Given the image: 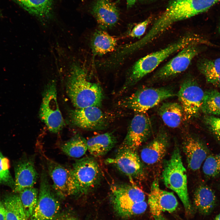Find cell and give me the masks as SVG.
<instances>
[{"instance_id":"36","label":"cell","mask_w":220,"mask_h":220,"mask_svg":"<svg viewBox=\"0 0 220 220\" xmlns=\"http://www.w3.org/2000/svg\"><path fill=\"white\" fill-rule=\"evenodd\" d=\"M207 81L220 88V73L213 77L206 79Z\"/></svg>"},{"instance_id":"39","label":"cell","mask_w":220,"mask_h":220,"mask_svg":"<svg viewBox=\"0 0 220 220\" xmlns=\"http://www.w3.org/2000/svg\"><path fill=\"white\" fill-rule=\"evenodd\" d=\"M127 7L128 8L131 7L136 3L138 0H126Z\"/></svg>"},{"instance_id":"25","label":"cell","mask_w":220,"mask_h":220,"mask_svg":"<svg viewBox=\"0 0 220 220\" xmlns=\"http://www.w3.org/2000/svg\"><path fill=\"white\" fill-rule=\"evenodd\" d=\"M117 38L105 31H96L91 42L92 51L95 55L101 56L114 51L117 44Z\"/></svg>"},{"instance_id":"31","label":"cell","mask_w":220,"mask_h":220,"mask_svg":"<svg viewBox=\"0 0 220 220\" xmlns=\"http://www.w3.org/2000/svg\"><path fill=\"white\" fill-rule=\"evenodd\" d=\"M197 66L206 79L213 77L220 73V57L213 60L200 59L197 62Z\"/></svg>"},{"instance_id":"14","label":"cell","mask_w":220,"mask_h":220,"mask_svg":"<svg viewBox=\"0 0 220 220\" xmlns=\"http://www.w3.org/2000/svg\"><path fill=\"white\" fill-rule=\"evenodd\" d=\"M105 162L114 166L131 180L137 178L142 173L141 163L136 150L119 148L115 156L107 159Z\"/></svg>"},{"instance_id":"27","label":"cell","mask_w":220,"mask_h":220,"mask_svg":"<svg viewBox=\"0 0 220 220\" xmlns=\"http://www.w3.org/2000/svg\"><path fill=\"white\" fill-rule=\"evenodd\" d=\"M86 140L77 134L63 144L61 150L67 155L74 158H79L85 154L88 149Z\"/></svg>"},{"instance_id":"29","label":"cell","mask_w":220,"mask_h":220,"mask_svg":"<svg viewBox=\"0 0 220 220\" xmlns=\"http://www.w3.org/2000/svg\"><path fill=\"white\" fill-rule=\"evenodd\" d=\"M112 207L119 217L128 218L143 213L146 210L147 204L144 201L129 204H117Z\"/></svg>"},{"instance_id":"5","label":"cell","mask_w":220,"mask_h":220,"mask_svg":"<svg viewBox=\"0 0 220 220\" xmlns=\"http://www.w3.org/2000/svg\"><path fill=\"white\" fill-rule=\"evenodd\" d=\"M175 95L173 91L167 87H145L119 101L121 107L137 113H145L163 100Z\"/></svg>"},{"instance_id":"11","label":"cell","mask_w":220,"mask_h":220,"mask_svg":"<svg viewBox=\"0 0 220 220\" xmlns=\"http://www.w3.org/2000/svg\"><path fill=\"white\" fill-rule=\"evenodd\" d=\"M49 174L53 182V187L57 194L62 198L80 195L78 188L72 169L47 159Z\"/></svg>"},{"instance_id":"9","label":"cell","mask_w":220,"mask_h":220,"mask_svg":"<svg viewBox=\"0 0 220 220\" xmlns=\"http://www.w3.org/2000/svg\"><path fill=\"white\" fill-rule=\"evenodd\" d=\"M60 209L59 201L51 190L46 174H41L40 189L31 220H52Z\"/></svg>"},{"instance_id":"2","label":"cell","mask_w":220,"mask_h":220,"mask_svg":"<svg viewBox=\"0 0 220 220\" xmlns=\"http://www.w3.org/2000/svg\"><path fill=\"white\" fill-rule=\"evenodd\" d=\"M207 39L193 33L186 34L163 49L150 53L139 59L130 69L125 87L133 85L154 70L170 55L191 44L206 45Z\"/></svg>"},{"instance_id":"1","label":"cell","mask_w":220,"mask_h":220,"mask_svg":"<svg viewBox=\"0 0 220 220\" xmlns=\"http://www.w3.org/2000/svg\"><path fill=\"white\" fill-rule=\"evenodd\" d=\"M220 0H172L141 38L147 45L176 22L190 18L208 10Z\"/></svg>"},{"instance_id":"15","label":"cell","mask_w":220,"mask_h":220,"mask_svg":"<svg viewBox=\"0 0 220 220\" xmlns=\"http://www.w3.org/2000/svg\"><path fill=\"white\" fill-rule=\"evenodd\" d=\"M69 117L72 124L83 129L98 130L106 124L105 116L99 107L96 106L72 110Z\"/></svg>"},{"instance_id":"19","label":"cell","mask_w":220,"mask_h":220,"mask_svg":"<svg viewBox=\"0 0 220 220\" xmlns=\"http://www.w3.org/2000/svg\"><path fill=\"white\" fill-rule=\"evenodd\" d=\"M112 205L128 204L145 201L143 191L135 186L126 184H115L110 187Z\"/></svg>"},{"instance_id":"10","label":"cell","mask_w":220,"mask_h":220,"mask_svg":"<svg viewBox=\"0 0 220 220\" xmlns=\"http://www.w3.org/2000/svg\"><path fill=\"white\" fill-rule=\"evenodd\" d=\"M204 92L196 80L191 76L182 83L177 95L182 108L185 119L196 116L201 110Z\"/></svg>"},{"instance_id":"37","label":"cell","mask_w":220,"mask_h":220,"mask_svg":"<svg viewBox=\"0 0 220 220\" xmlns=\"http://www.w3.org/2000/svg\"><path fill=\"white\" fill-rule=\"evenodd\" d=\"M0 220H6V211L3 202L0 198Z\"/></svg>"},{"instance_id":"42","label":"cell","mask_w":220,"mask_h":220,"mask_svg":"<svg viewBox=\"0 0 220 220\" xmlns=\"http://www.w3.org/2000/svg\"></svg>"},{"instance_id":"34","label":"cell","mask_w":220,"mask_h":220,"mask_svg":"<svg viewBox=\"0 0 220 220\" xmlns=\"http://www.w3.org/2000/svg\"><path fill=\"white\" fill-rule=\"evenodd\" d=\"M204 120L209 129L220 141V118L210 115L205 116Z\"/></svg>"},{"instance_id":"18","label":"cell","mask_w":220,"mask_h":220,"mask_svg":"<svg viewBox=\"0 0 220 220\" xmlns=\"http://www.w3.org/2000/svg\"><path fill=\"white\" fill-rule=\"evenodd\" d=\"M92 13L98 25L103 30L114 26L119 19L117 8L109 0H97L93 6Z\"/></svg>"},{"instance_id":"20","label":"cell","mask_w":220,"mask_h":220,"mask_svg":"<svg viewBox=\"0 0 220 220\" xmlns=\"http://www.w3.org/2000/svg\"><path fill=\"white\" fill-rule=\"evenodd\" d=\"M183 149L188 167L193 171L198 170L207 156L205 146L198 139L188 136L184 140Z\"/></svg>"},{"instance_id":"4","label":"cell","mask_w":220,"mask_h":220,"mask_svg":"<svg viewBox=\"0 0 220 220\" xmlns=\"http://www.w3.org/2000/svg\"><path fill=\"white\" fill-rule=\"evenodd\" d=\"M162 178L165 186L174 191L179 196L186 214H192L194 210L188 192L186 170L178 148L174 149L170 158L165 163Z\"/></svg>"},{"instance_id":"12","label":"cell","mask_w":220,"mask_h":220,"mask_svg":"<svg viewBox=\"0 0 220 220\" xmlns=\"http://www.w3.org/2000/svg\"><path fill=\"white\" fill-rule=\"evenodd\" d=\"M148 204L151 215L155 220H164L163 212H174L178 207V202L172 193L161 189L158 181L155 180L151 186Z\"/></svg>"},{"instance_id":"30","label":"cell","mask_w":220,"mask_h":220,"mask_svg":"<svg viewBox=\"0 0 220 220\" xmlns=\"http://www.w3.org/2000/svg\"><path fill=\"white\" fill-rule=\"evenodd\" d=\"M19 193L25 214L28 218L31 217L37 203L38 190L33 187L28 188Z\"/></svg>"},{"instance_id":"23","label":"cell","mask_w":220,"mask_h":220,"mask_svg":"<svg viewBox=\"0 0 220 220\" xmlns=\"http://www.w3.org/2000/svg\"><path fill=\"white\" fill-rule=\"evenodd\" d=\"M116 142L115 137L110 133L100 134L86 141L89 152L91 155L96 157L106 154L114 146Z\"/></svg>"},{"instance_id":"41","label":"cell","mask_w":220,"mask_h":220,"mask_svg":"<svg viewBox=\"0 0 220 220\" xmlns=\"http://www.w3.org/2000/svg\"><path fill=\"white\" fill-rule=\"evenodd\" d=\"M218 31L219 33L220 34V24H219L218 27Z\"/></svg>"},{"instance_id":"7","label":"cell","mask_w":220,"mask_h":220,"mask_svg":"<svg viewBox=\"0 0 220 220\" xmlns=\"http://www.w3.org/2000/svg\"><path fill=\"white\" fill-rule=\"evenodd\" d=\"M201 45L191 44L181 49L175 57L155 73L152 78V81L168 79L184 72L193 59L201 51Z\"/></svg>"},{"instance_id":"17","label":"cell","mask_w":220,"mask_h":220,"mask_svg":"<svg viewBox=\"0 0 220 220\" xmlns=\"http://www.w3.org/2000/svg\"><path fill=\"white\" fill-rule=\"evenodd\" d=\"M15 186L13 191L19 193L25 189L33 187L36 183L38 174L34 162L31 159H24L14 166Z\"/></svg>"},{"instance_id":"24","label":"cell","mask_w":220,"mask_h":220,"mask_svg":"<svg viewBox=\"0 0 220 220\" xmlns=\"http://www.w3.org/2000/svg\"><path fill=\"white\" fill-rule=\"evenodd\" d=\"M158 113L164 123L171 128L178 127L184 118L181 105L176 102L163 103L159 109Z\"/></svg>"},{"instance_id":"33","label":"cell","mask_w":220,"mask_h":220,"mask_svg":"<svg viewBox=\"0 0 220 220\" xmlns=\"http://www.w3.org/2000/svg\"><path fill=\"white\" fill-rule=\"evenodd\" d=\"M0 184L9 186L13 190L15 186V181L9 170L8 160L3 155L0 150Z\"/></svg>"},{"instance_id":"3","label":"cell","mask_w":220,"mask_h":220,"mask_svg":"<svg viewBox=\"0 0 220 220\" xmlns=\"http://www.w3.org/2000/svg\"><path fill=\"white\" fill-rule=\"evenodd\" d=\"M66 84V92L74 106L81 108L99 107L103 94L97 84L88 80L85 70L78 65L72 66Z\"/></svg>"},{"instance_id":"8","label":"cell","mask_w":220,"mask_h":220,"mask_svg":"<svg viewBox=\"0 0 220 220\" xmlns=\"http://www.w3.org/2000/svg\"><path fill=\"white\" fill-rule=\"evenodd\" d=\"M80 195L87 194L98 185L101 177L98 164L92 157H87L78 160L72 169Z\"/></svg>"},{"instance_id":"13","label":"cell","mask_w":220,"mask_h":220,"mask_svg":"<svg viewBox=\"0 0 220 220\" xmlns=\"http://www.w3.org/2000/svg\"><path fill=\"white\" fill-rule=\"evenodd\" d=\"M151 129L150 120L145 113H137L131 120L119 148L136 150L148 137Z\"/></svg>"},{"instance_id":"21","label":"cell","mask_w":220,"mask_h":220,"mask_svg":"<svg viewBox=\"0 0 220 220\" xmlns=\"http://www.w3.org/2000/svg\"><path fill=\"white\" fill-rule=\"evenodd\" d=\"M29 13L42 22L51 19L53 15L54 0H14Z\"/></svg>"},{"instance_id":"16","label":"cell","mask_w":220,"mask_h":220,"mask_svg":"<svg viewBox=\"0 0 220 220\" xmlns=\"http://www.w3.org/2000/svg\"><path fill=\"white\" fill-rule=\"evenodd\" d=\"M168 143L167 133L162 130L151 142L142 148L140 154L142 160L149 165L159 163L166 154Z\"/></svg>"},{"instance_id":"28","label":"cell","mask_w":220,"mask_h":220,"mask_svg":"<svg viewBox=\"0 0 220 220\" xmlns=\"http://www.w3.org/2000/svg\"><path fill=\"white\" fill-rule=\"evenodd\" d=\"M201 110L207 115H220V92L215 90L204 92Z\"/></svg>"},{"instance_id":"22","label":"cell","mask_w":220,"mask_h":220,"mask_svg":"<svg viewBox=\"0 0 220 220\" xmlns=\"http://www.w3.org/2000/svg\"><path fill=\"white\" fill-rule=\"evenodd\" d=\"M216 197L213 190L208 186L202 185L196 189L194 195V203L201 214L207 215L211 213L216 204Z\"/></svg>"},{"instance_id":"35","label":"cell","mask_w":220,"mask_h":220,"mask_svg":"<svg viewBox=\"0 0 220 220\" xmlns=\"http://www.w3.org/2000/svg\"><path fill=\"white\" fill-rule=\"evenodd\" d=\"M152 20V17H149L143 21L137 24L130 32L129 36L133 38H140L145 33L147 27Z\"/></svg>"},{"instance_id":"32","label":"cell","mask_w":220,"mask_h":220,"mask_svg":"<svg viewBox=\"0 0 220 220\" xmlns=\"http://www.w3.org/2000/svg\"><path fill=\"white\" fill-rule=\"evenodd\" d=\"M203 171L208 178L220 176V153L207 156L203 163Z\"/></svg>"},{"instance_id":"6","label":"cell","mask_w":220,"mask_h":220,"mask_svg":"<svg viewBox=\"0 0 220 220\" xmlns=\"http://www.w3.org/2000/svg\"><path fill=\"white\" fill-rule=\"evenodd\" d=\"M39 116L52 133L59 132L65 125L57 102L56 82L53 80L47 84L43 92Z\"/></svg>"},{"instance_id":"40","label":"cell","mask_w":220,"mask_h":220,"mask_svg":"<svg viewBox=\"0 0 220 220\" xmlns=\"http://www.w3.org/2000/svg\"><path fill=\"white\" fill-rule=\"evenodd\" d=\"M213 220H220V213L216 216Z\"/></svg>"},{"instance_id":"38","label":"cell","mask_w":220,"mask_h":220,"mask_svg":"<svg viewBox=\"0 0 220 220\" xmlns=\"http://www.w3.org/2000/svg\"><path fill=\"white\" fill-rule=\"evenodd\" d=\"M55 220H78V219L73 216L65 215L61 216Z\"/></svg>"},{"instance_id":"26","label":"cell","mask_w":220,"mask_h":220,"mask_svg":"<svg viewBox=\"0 0 220 220\" xmlns=\"http://www.w3.org/2000/svg\"><path fill=\"white\" fill-rule=\"evenodd\" d=\"M6 211V220H27L19 195L6 196L3 202Z\"/></svg>"}]
</instances>
